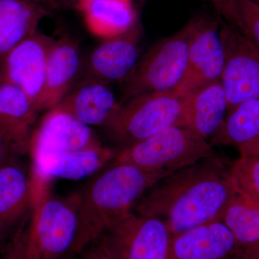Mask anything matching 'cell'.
I'll return each mask as SVG.
<instances>
[{
  "mask_svg": "<svg viewBox=\"0 0 259 259\" xmlns=\"http://www.w3.org/2000/svg\"><path fill=\"white\" fill-rule=\"evenodd\" d=\"M231 166L215 155L172 172L144 194L134 212L161 220L173 237L217 220L231 192Z\"/></svg>",
  "mask_w": 259,
  "mask_h": 259,
  "instance_id": "1",
  "label": "cell"
},
{
  "mask_svg": "<svg viewBox=\"0 0 259 259\" xmlns=\"http://www.w3.org/2000/svg\"><path fill=\"white\" fill-rule=\"evenodd\" d=\"M169 174L111 162L77 192L81 217L93 242L134 212L144 194Z\"/></svg>",
  "mask_w": 259,
  "mask_h": 259,
  "instance_id": "2",
  "label": "cell"
},
{
  "mask_svg": "<svg viewBox=\"0 0 259 259\" xmlns=\"http://www.w3.org/2000/svg\"><path fill=\"white\" fill-rule=\"evenodd\" d=\"M32 207L25 259H71L94 243L83 225L77 192L64 197L44 191Z\"/></svg>",
  "mask_w": 259,
  "mask_h": 259,
  "instance_id": "3",
  "label": "cell"
},
{
  "mask_svg": "<svg viewBox=\"0 0 259 259\" xmlns=\"http://www.w3.org/2000/svg\"><path fill=\"white\" fill-rule=\"evenodd\" d=\"M190 93L142 94L121 103L105 127L122 148L175 126L187 127Z\"/></svg>",
  "mask_w": 259,
  "mask_h": 259,
  "instance_id": "4",
  "label": "cell"
},
{
  "mask_svg": "<svg viewBox=\"0 0 259 259\" xmlns=\"http://www.w3.org/2000/svg\"><path fill=\"white\" fill-rule=\"evenodd\" d=\"M206 19L194 17L180 30L153 46L124 81L120 103L142 94L175 90L185 72L191 44Z\"/></svg>",
  "mask_w": 259,
  "mask_h": 259,
  "instance_id": "5",
  "label": "cell"
},
{
  "mask_svg": "<svg viewBox=\"0 0 259 259\" xmlns=\"http://www.w3.org/2000/svg\"><path fill=\"white\" fill-rule=\"evenodd\" d=\"M215 155L208 141L187 127L175 126L122 148L112 162L128 163L147 171L171 174Z\"/></svg>",
  "mask_w": 259,
  "mask_h": 259,
  "instance_id": "6",
  "label": "cell"
},
{
  "mask_svg": "<svg viewBox=\"0 0 259 259\" xmlns=\"http://www.w3.org/2000/svg\"><path fill=\"white\" fill-rule=\"evenodd\" d=\"M220 34L225 51L221 82L228 114L244 102L259 100V49L245 34L225 22L221 24Z\"/></svg>",
  "mask_w": 259,
  "mask_h": 259,
  "instance_id": "7",
  "label": "cell"
},
{
  "mask_svg": "<svg viewBox=\"0 0 259 259\" xmlns=\"http://www.w3.org/2000/svg\"><path fill=\"white\" fill-rule=\"evenodd\" d=\"M117 259H170L173 236L158 218L133 212L102 236Z\"/></svg>",
  "mask_w": 259,
  "mask_h": 259,
  "instance_id": "8",
  "label": "cell"
},
{
  "mask_svg": "<svg viewBox=\"0 0 259 259\" xmlns=\"http://www.w3.org/2000/svg\"><path fill=\"white\" fill-rule=\"evenodd\" d=\"M33 190H45L54 180H79L98 173L113 161L110 148H90L76 151H31Z\"/></svg>",
  "mask_w": 259,
  "mask_h": 259,
  "instance_id": "9",
  "label": "cell"
},
{
  "mask_svg": "<svg viewBox=\"0 0 259 259\" xmlns=\"http://www.w3.org/2000/svg\"><path fill=\"white\" fill-rule=\"evenodd\" d=\"M54 42L52 37L36 31L0 61V82L21 89L37 108L44 89L48 58Z\"/></svg>",
  "mask_w": 259,
  "mask_h": 259,
  "instance_id": "10",
  "label": "cell"
},
{
  "mask_svg": "<svg viewBox=\"0 0 259 259\" xmlns=\"http://www.w3.org/2000/svg\"><path fill=\"white\" fill-rule=\"evenodd\" d=\"M220 28V23L206 19L191 44L185 72L175 90L182 93H193L221 81L225 51Z\"/></svg>",
  "mask_w": 259,
  "mask_h": 259,
  "instance_id": "11",
  "label": "cell"
},
{
  "mask_svg": "<svg viewBox=\"0 0 259 259\" xmlns=\"http://www.w3.org/2000/svg\"><path fill=\"white\" fill-rule=\"evenodd\" d=\"M103 146L91 127L59 107L48 110L34 130L31 151H76Z\"/></svg>",
  "mask_w": 259,
  "mask_h": 259,
  "instance_id": "12",
  "label": "cell"
},
{
  "mask_svg": "<svg viewBox=\"0 0 259 259\" xmlns=\"http://www.w3.org/2000/svg\"><path fill=\"white\" fill-rule=\"evenodd\" d=\"M141 26L138 22L127 32L104 39L88 64V78L105 83L125 81L139 63Z\"/></svg>",
  "mask_w": 259,
  "mask_h": 259,
  "instance_id": "13",
  "label": "cell"
},
{
  "mask_svg": "<svg viewBox=\"0 0 259 259\" xmlns=\"http://www.w3.org/2000/svg\"><path fill=\"white\" fill-rule=\"evenodd\" d=\"M241 248L218 220L173 237L170 259H239Z\"/></svg>",
  "mask_w": 259,
  "mask_h": 259,
  "instance_id": "14",
  "label": "cell"
},
{
  "mask_svg": "<svg viewBox=\"0 0 259 259\" xmlns=\"http://www.w3.org/2000/svg\"><path fill=\"white\" fill-rule=\"evenodd\" d=\"M38 112L35 102L21 89L0 82V135L18 155L29 152Z\"/></svg>",
  "mask_w": 259,
  "mask_h": 259,
  "instance_id": "15",
  "label": "cell"
},
{
  "mask_svg": "<svg viewBox=\"0 0 259 259\" xmlns=\"http://www.w3.org/2000/svg\"><path fill=\"white\" fill-rule=\"evenodd\" d=\"M77 44L69 37L55 40L48 58L45 81L37 109L39 112L57 106L72 89L80 69Z\"/></svg>",
  "mask_w": 259,
  "mask_h": 259,
  "instance_id": "16",
  "label": "cell"
},
{
  "mask_svg": "<svg viewBox=\"0 0 259 259\" xmlns=\"http://www.w3.org/2000/svg\"><path fill=\"white\" fill-rule=\"evenodd\" d=\"M107 85L87 78L71 89L56 107L90 127H105L120 105Z\"/></svg>",
  "mask_w": 259,
  "mask_h": 259,
  "instance_id": "17",
  "label": "cell"
},
{
  "mask_svg": "<svg viewBox=\"0 0 259 259\" xmlns=\"http://www.w3.org/2000/svg\"><path fill=\"white\" fill-rule=\"evenodd\" d=\"M33 195L31 173L16 156L0 166V236L32 207Z\"/></svg>",
  "mask_w": 259,
  "mask_h": 259,
  "instance_id": "18",
  "label": "cell"
},
{
  "mask_svg": "<svg viewBox=\"0 0 259 259\" xmlns=\"http://www.w3.org/2000/svg\"><path fill=\"white\" fill-rule=\"evenodd\" d=\"M93 35L107 39L127 32L139 22L133 0H76Z\"/></svg>",
  "mask_w": 259,
  "mask_h": 259,
  "instance_id": "19",
  "label": "cell"
},
{
  "mask_svg": "<svg viewBox=\"0 0 259 259\" xmlns=\"http://www.w3.org/2000/svg\"><path fill=\"white\" fill-rule=\"evenodd\" d=\"M228 100L221 81L191 93L187 128L208 141L221 131L228 115Z\"/></svg>",
  "mask_w": 259,
  "mask_h": 259,
  "instance_id": "20",
  "label": "cell"
},
{
  "mask_svg": "<svg viewBox=\"0 0 259 259\" xmlns=\"http://www.w3.org/2000/svg\"><path fill=\"white\" fill-rule=\"evenodd\" d=\"M48 15L44 5L30 0H0V61L35 33Z\"/></svg>",
  "mask_w": 259,
  "mask_h": 259,
  "instance_id": "21",
  "label": "cell"
},
{
  "mask_svg": "<svg viewBox=\"0 0 259 259\" xmlns=\"http://www.w3.org/2000/svg\"><path fill=\"white\" fill-rule=\"evenodd\" d=\"M217 220L229 230L243 251L258 243L259 201L242 190L233 178L229 197Z\"/></svg>",
  "mask_w": 259,
  "mask_h": 259,
  "instance_id": "22",
  "label": "cell"
},
{
  "mask_svg": "<svg viewBox=\"0 0 259 259\" xmlns=\"http://www.w3.org/2000/svg\"><path fill=\"white\" fill-rule=\"evenodd\" d=\"M213 140L234 146L241 156L259 158V100L244 102L229 112Z\"/></svg>",
  "mask_w": 259,
  "mask_h": 259,
  "instance_id": "23",
  "label": "cell"
},
{
  "mask_svg": "<svg viewBox=\"0 0 259 259\" xmlns=\"http://www.w3.org/2000/svg\"><path fill=\"white\" fill-rule=\"evenodd\" d=\"M232 178L237 185L259 201V158L241 156L231 166Z\"/></svg>",
  "mask_w": 259,
  "mask_h": 259,
  "instance_id": "24",
  "label": "cell"
},
{
  "mask_svg": "<svg viewBox=\"0 0 259 259\" xmlns=\"http://www.w3.org/2000/svg\"><path fill=\"white\" fill-rule=\"evenodd\" d=\"M245 35L259 49V4L253 0H238Z\"/></svg>",
  "mask_w": 259,
  "mask_h": 259,
  "instance_id": "25",
  "label": "cell"
},
{
  "mask_svg": "<svg viewBox=\"0 0 259 259\" xmlns=\"http://www.w3.org/2000/svg\"><path fill=\"white\" fill-rule=\"evenodd\" d=\"M223 22L245 34L244 26L238 9V0H208Z\"/></svg>",
  "mask_w": 259,
  "mask_h": 259,
  "instance_id": "26",
  "label": "cell"
},
{
  "mask_svg": "<svg viewBox=\"0 0 259 259\" xmlns=\"http://www.w3.org/2000/svg\"><path fill=\"white\" fill-rule=\"evenodd\" d=\"M80 259H117L108 248L102 236L92 243Z\"/></svg>",
  "mask_w": 259,
  "mask_h": 259,
  "instance_id": "27",
  "label": "cell"
},
{
  "mask_svg": "<svg viewBox=\"0 0 259 259\" xmlns=\"http://www.w3.org/2000/svg\"><path fill=\"white\" fill-rule=\"evenodd\" d=\"M18 155L12 145L0 135V166Z\"/></svg>",
  "mask_w": 259,
  "mask_h": 259,
  "instance_id": "28",
  "label": "cell"
},
{
  "mask_svg": "<svg viewBox=\"0 0 259 259\" xmlns=\"http://www.w3.org/2000/svg\"><path fill=\"white\" fill-rule=\"evenodd\" d=\"M239 259H259V242L243 250Z\"/></svg>",
  "mask_w": 259,
  "mask_h": 259,
  "instance_id": "29",
  "label": "cell"
},
{
  "mask_svg": "<svg viewBox=\"0 0 259 259\" xmlns=\"http://www.w3.org/2000/svg\"><path fill=\"white\" fill-rule=\"evenodd\" d=\"M30 1L35 2L42 5V3H56L59 2L64 1V0H30Z\"/></svg>",
  "mask_w": 259,
  "mask_h": 259,
  "instance_id": "30",
  "label": "cell"
},
{
  "mask_svg": "<svg viewBox=\"0 0 259 259\" xmlns=\"http://www.w3.org/2000/svg\"><path fill=\"white\" fill-rule=\"evenodd\" d=\"M253 1L255 2V3H258L259 4V0H253Z\"/></svg>",
  "mask_w": 259,
  "mask_h": 259,
  "instance_id": "31",
  "label": "cell"
},
{
  "mask_svg": "<svg viewBox=\"0 0 259 259\" xmlns=\"http://www.w3.org/2000/svg\"><path fill=\"white\" fill-rule=\"evenodd\" d=\"M200 1H203V2H208V0H200Z\"/></svg>",
  "mask_w": 259,
  "mask_h": 259,
  "instance_id": "32",
  "label": "cell"
}]
</instances>
